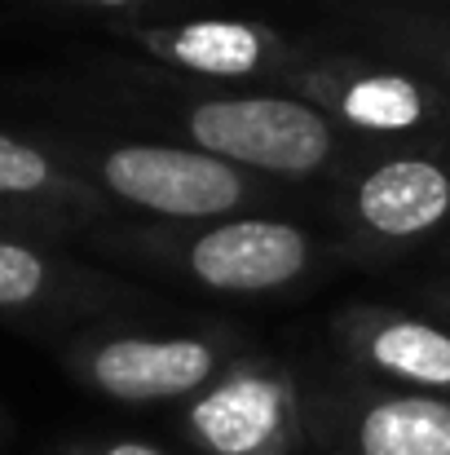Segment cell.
Returning a JSON list of instances; mask_svg holds the SVG:
<instances>
[{
  "label": "cell",
  "instance_id": "5b68a950",
  "mask_svg": "<svg viewBox=\"0 0 450 455\" xmlns=\"http://www.w3.org/2000/svg\"><path fill=\"white\" fill-rule=\"evenodd\" d=\"M93 208V186L36 138L0 129V226L40 235Z\"/></svg>",
  "mask_w": 450,
  "mask_h": 455
},
{
  "label": "cell",
  "instance_id": "4fadbf2b",
  "mask_svg": "<svg viewBox=\"0 0 450 455\" xmlns=\"http://www.w3.org/2000/svg\"><path fill=\"white\" fill-rule=\"evenodd\" d=\"M67 4H89V9H129L138 0H67Z\"/></svg>",
  "mask_w": 450,
  "mask_h": 455
},
{
  "label": "cell",
  "instance_id": "ba28073f",
  "mask_svg": "<svg viewBox=\"0 0 450 455\" xmlns=\"http://www.w3.org/2000/svg\"><path fill=\"white\" fill-rule=\"evenodd\" d=\"M199 438L221 455H257L274 443L279 429V389L261 380H234L217 389L194 411Z\"/></svg>",
  "mask_w": 450,
  "mask_h": 455
},
{
  "label": "cell",
  "instance_id": "7c38bea8",
  "mask_svg": "<svg viewBox=\"0 0 450 455\" xmlns=\"http://www.w3.org/2000/svg\"><path fill=\"white\" fill-rule=\"evenodd\" d=\"M89 455H163V451L150 447V443H138V438H124V443H107V447H98Z\"/></svg>",
  "mask_w": 450,
  "mask_h": 455
},
{
  "label": "cell",
  "instance_id": "8992f818",
  "mask_svg": "<svg viewBox=\"0 0 450 455\" xmlns=\"http://www.w3.org/2000/svg\"><path fill=\"white\" fill-rule=\"evenodd\" d=\"M358 212L371 230L389 239H411L420 230H433L450 212L446 168L429 159H389L362 177Z\"/></svg>",
  "mask_w": 450,
  "mask_h": 455
},
{
  "label": "cell",
  "instance_id": "52a82bcc",
  "mask_svg": "<svg viewBox=\"0 0 450 455\" xmlns=\"http://www.w3.org/2000/svg\"><path fill=\"white\" fill-rule=\"evenodd\" d=\"M138 44L150 49L154 58L199 71V76H252L265 62V36L243 22H181V27H146L133 31Z\"/></svg>",
  "mask_w": 450,
  "mask_h": 455
},
{
  "label": "cell",
  "instance_id": "5bb4252c",
  "mask_svg": "<svg viewBox=\"0 0 450 455\" xmlns=\"http://www.w3.org/2000/svg\"><path fill=\"white\" fill-rule=\"evenodd\" d=\"M446 67H450V53H446Z\"/></svg>",
  "mask_w": 450,
  "mask_h": 455
},
{
  "label": "cell",
  "instance_id": "277c9868",
  "mask_svg": "<svg viewBox=\"0 0 450 455\" xmlns=\"http://www.w3.org/2000/svg\"><path fill=\"white\" fill-rule=\"evenodd\" d=\"M309 266V239L288 221H225L194 239L190 270L217 292H270Z\"/></svg>",
  "mask_w": 450,
  "mask_h": 455
},
{
  "label": "cell",
  "instance_id": "8fae6325",
  "mask_svg": "<svg viewBox=\"0 0 450 455\" xmlns=\"http://www.w3.org/2000/svg\"><path fill=\"white\" fill-rule=\"evenodd\" d=\"M415 107H420V98L402 80H362L344 98V116H353L358 124H371V129H402L415 120Z\"/></svg>",
  "mask_w": 450,
  "mask_h": 455
},
{
  "label": "cell",
  "instance_id": "3957f363",
  "mask_svg": "<svg viewBox=\"0 0 450 455\" xmlns=\"http://www.w3.org/2000/svg\"><path fill=\"white\" fill-rule=\"evenodd\" d=\"M75 367L98 394L115 403H168L199 389L212 376L217 349L190 336H172V340L107 336L80 345Z\"/></svg>",
  "mask_w": 450,
  "mask_h": 455
},
{
  "label": "cell",
  "instance_id": "30bf717a",
  "mask_svg": "<svg viewBox=\"0 0 450 455\" xmlns=\"http://www.w3.org/2000/svg\"><path fill=\"white\" fill-rule=\"evenodd\" d=\"M371 358L375 367L411 380V385H429V389H450V336L429 327V323H384L371 340Z\"/></svg>",
  "mask_w": 450,
  "mask_h": 455
},
{
  "label": "cell",
  "instance_id": "7a4b0ae2",
  "mask_svg": "<svg viewBox=\"0 0 450 455\" xmlns=\"http://www.w3.org/2000/svg\"><path fill=\"white\" fill-rule=\"evenodd\" d=\"M93 181L146 212L163 217H217L243 204V177L230 159L186 147L120 142L93 155Z\"/></svg>",
  "mask_w": 450,
  "mask_h": 455
},
{
  "label": "cell",
  "instance_id": "6da1fadb",
  "mask_svg": "<svg viewBox=\"0 0 450 455\" xmlns=\"http://www.w3.org/2000/svg\"><path fill=\"white\" fill-rule=\"evenodd\" d=\"M190 138L208 155L300 177L327 164L331 124L292 98H217L190 111Z\"/></svg>",
  "mask_w": 450,
  "mask_h": 455
},
{
  "label": "cell",
  "instance_id": "9c48e42d",
  "mask_svg": "<svg viewBox=\"0 0 450 455\" xmlns=\"http://www.w3.org/2000/svg\"><path fill=\"white\" fill-rule=\"evenodd\" d=\"M362 455H450V403L384 398L358 425Z\"/></svg>",
  "mask_w": 450,
  "mask_h": 455
}]
</instances>
